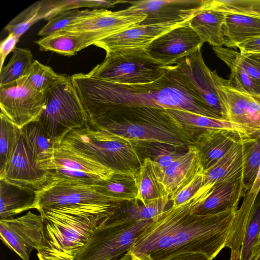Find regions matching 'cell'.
<instances>
[{
	"mask_svg": "<svg viewBox=\"0 0 260 260\" xmlns=\"http://www.w3.org/2000/svg\"><path fill=\"white\" fill-rule=\"evenodd\" d=\"M89 124L133 143L162 144L177 150L194 145L197 135L182 126L164 109L121 107L89 121Z\"/></svg>",
	"mask_w": 260,
	"mask_h": 260,
	"instance_id": "3",
	"label": "cell"
},
{
	"mask_svg": "<svg viewBox=\"0 0 260 260\" xmlns=\"http://www.w3.org/2000/svg\"><path fill=\"white\" fill-rule=\"evenodd\" d=\"M203 179L204 171L198 174L174 196L170 198V200L172 202V206L179 207L190 200L201 188Z\"/></svg>",
	"mask_w": 260,
	"mask_h": 260,
	"instance_id": "45",
	"label": "cell"
},
{
	"mask_svg": "<svg viewBox=\"0 0 260 260\" xmlns=\"http://www.w3.org/2000/svg\"><path fill=\"white\" fill-rule=\"evenodd\" d=\"M38 167L45 171L53 170L55 144L38 121L30 122L21 128Z\"/></svg>",
	"mask_w": 260,
	"mask_h": 260,
	"instance_id": "26",
	"label": "cell"
},
{
	"mask_svg": "<svg viewBox=\"0 0 260 260\" xmlns=\"http://www.w3.org/2000/svg\"><path fill=\"white\" fill-rule=\"evenodd\" d=\"M260 233V191L251 209L238 260H252Z\"/></svg>",
	"mask_w": 260,
	"mask_h": 260,
	"instance_id": "39",
	"label": "cell"
},
{
	"mask_svg": "<svg viewBox=\"0 0 260 260\" xmlns=\"http://www.w3.org/2000/svg\"><path fill=\"white\" fill-rule=\"evenodd\" d=\"M46 106L38 121L55 145L72 131L89 125V119L70 76L45 93Z\"/></svg>",
	"mask_w": 260,
	"mask_h": 260,
	"instance_id": "6",
	"label": "cell"
},
{
	"mask_svg": "<svg viewBox=\"0 0 260 260\" xmlns=\"http://www.w3.org/2000/svg\"><path fill=\"white\" fill-rule=\"evenodd\" d=\"M8 63L0 70V87L16 83L24 77L34 62L29 49L16 48Z\"/></svg>",
	"mask_w": 260,
	"mask_h": 260,
	"instance_id": "38",
	"label": "cell"
},
{
	"mask_svg": "<svg viewBox=\"0 0 260 260\" xmlns=\"http://www.w3.org/2000/svg\"><path fill=\"white\" fill-rule=\"evenodd\" d=\"M116 260H135V259L128 252H127L123 256Z\"/></svg>",
	"mask_w": 260,
	"mask_h": 260,
	"instance_id": "51",
	"label": "cell"
},
{
	"mask_svg": "<svg viewBox=\"0 0 260 260\" xmlns=\"http://www.w3.org/2000/svg\"><path fill=\"white\" fill-rule=\"evenodd\" d=\"M41 51H52L66 56L76 55L79 51L93 45L86 35L60 30L35 41Z\"/></svg>",
	"mask_w": 260,
	"mask_h": 260,
	"instance_id": "31",
	"label": "cell"
},
{
	"mask_svg": "<svg viewBox=\"0 0 260 260\" xmlns=\"http://www.w3.org/2000/svg\"><path fill=\"white\" fill-rule=\"evenodd\" d=\"M255 99L258 101V102L260 104V95L258 97H257V98H256Z\"/></svg>",
	"mask_w": 260,
	"mask_h": 260,
	"instance_id": "52",
	"label": "cell"
},
{
	"mask_svg": "<svg viewBox=\"0 0 260 260\" xmlns=\"http://www.w3.org/2000/svg\"><path fill=\"white\" fill-rule=\"evenodd\" d=\"M252 260H260V242L255 247Z\"/></svg>",
	"mask_w": 260,
	"mask_h": 260,
	"instance_id": "50",
	"label": "cell"
},
{
	"mask_svg": "<svg viewBox=\"0 0 260 260\" xmlns=\"http://www.w3.org/2000/svg\"><path fill=\"white\" fill-rule=\"evenodd\" d=\"M242 137H246L222 129H206L199 133L194 146L199 152L204 170L215 164Z\"/></svg>",
	"mask_w": 260,
	"mask_h": 260,
	"instance_id": "21",
	"label": "cell"
},
{
	"mask_svg": "<svg viewBox=\"0 0 260 260\" xmlns=\"http://www.w3.org/2000/svg\"><path fill=\"white\" fill-rule=\"evenodd\" d=\"M47 172L46 183L55 182L68 184L93 185L103 180L95 175L66 168L56 161L54 169Z\"/></svg>",
	"mask_w": 260,
	"mask_h": 260,
	"instance_id": "42",
	"label": "cell"
},
{
	"mask_svg": "<svg viewBox=\"0 0 260 260\" xmlns=\"http://www.w3.org/2000/svg\"><path fill=\"white\" fill-rule=\"evenodd\" d=\"M160 182L165 186L170 198L204 171L198 149L192 145L186 152L164 169L158 167Z\"/></svg>",
	"mask_w": 260,
	"mask_h": 260,
	"instance_id": "19",
	"label": "cell"
},
{
	"mask_svg": "<svg viewBox=\"0 0 260 260\" xmlns=\"http://www.w3.org/2000/svg\"><path fill=\"white\" fill-rule=\"evenodd\" d=\"M43 221L40 214L28 211L16 217L0 219V236L3 243L23 260H30L42 240Z\"/></svg>",
	"mask_w": 260,
	"mask_h": 260,
	"instance_id": "12",
	"label": "cell"
},
{
	"mask_svg": "<svg viewBox=\"0 0 260 260\" xmlns=\"http://www.w3.org/2000/svg\"><path fill=\"white\" fill-rule=\"evenodd\" d=\"M241 54L260 53V36L245 40L237 46Z\"/></svg>",
	"mask_w": 260,
	"mask_h": 260,
	"instance_id": "48",
	"label": "cell"
},
{
	"mask_svg": "<svg viewBox=\"0 0 260 260\" xmlns=\"http://www.w3.org/2000/svg\"><path fill=\"white\" fill-rule=\"evenodd\" d=\"M43 221L39 260H75L100 222L79 209L56 206L38 211Z\"/></svg>",
	"mask_w": 260,
	"mask_h": 260,
	"instance_id": "4",
	"label": "cell"
},
{
	"mask_svg": "<svg viewBox=\"0 0 260 260\" xmlns=\"http://www.w3.org/2000/svg\"><path fill=\"white\" fill-rule=\"evenodd\" d=\"M67 77V75L58 74L50 67L34 60L26 75L18 81L33 90L45 93Z\"/></svg>",
	"mask_w": 260,
	"mask_h": 260,
	"instance_id": "37",
	"label": "cell"
},
{
	"mask_svg": "<svg viewBox=\"0 0 260 260\" xmlns=\"http://www.w3.org/2000/svg\"><path fill=\"white\" fill-rule=\"evenodd\" d=\"M89 121L121 107L178 109L223 119L207 105L175 65L168 66L165 74L148 83H117L78 73L71 76Z\"/></svg>",
	"mask_w": 260,
	"mask_h": 260,
	"instance_id": "2",
	"label": "cell"
},
{
	"mask_svg": "<svg viewBox=\"0 0 260 260\" xmlns=\"http://www.w3.org/2000/svg\"><path fill=\"white\" fill-rule=\"evenodd\" d=\"M225 12L210 6L206 0L199 12L189 20V25L204 43L212 47H223V26Z\"/></svg>",
	"mask_w": 260,
	"mask_h": 260,
	"instance_id": "23",
	"label": "cell"
},
{
	"mask_svg": "<svg viewBox=\"0 0 260 260\" xmlns=\"http://www.w3.org/2000/svg\"><path fill=\"white\" fill-rule=\"evenodd\" d=\"M184 23L137 25L121 32L101 40L95 43L94 45L104 49L106 55L123 50H145L156 38Z\"/></svg>",
	"mask_w": 260,
	"mask_h": 260,
	"instance_id": "18",
	"label": "cell"
},
{
	"mask_svg": "<svg viewBox=\"0 0 260 260\" xmlns=\"http://www.w3.org/2000/svg\"><path fill=\"white\" fill-rule=\"evenodd\" d=\"M146 17V15L142 11L131 6L116 11L87 9L85 14L61 30L85 34L94 44L136 26Z\"/></svg>",
	"mask_w": 260,
	"mask_h": 260,
	"instance_id": "10",
	"label": "cell"
},
{
	"mask_svg": "<svg viewBox=\"0 0 260 260\" xmlns=\"http://www.w3.org/2000/svg\"><path fill=\"white\" fill-rule=\"evenodd\" d=\"M168 66L151 58L145 50L128 49L106 55L104 61L87 74L119 84H142L160 78Z\"/></svg>",
	"mask_w": 260,
	"mask_h": 260,
	"instance_id": "7",
	"label": "cell"
},
{
	"mask_svg": "<svg viewBox=\"0 0 260 260\" xmlns=\"http://www.w3.org/2000/svg\"><path fill=\"white\" fill-rule=\"evenodd\" d=\"M153 219L119 222L104 219L75 260H116L125 254Z\"/></svg>",
	"mask_w": 260,
	"mask_h": 260,
	"instance_id": "9",
	"label": "cell"
},
{
	"mask_svg": "<svg viewBox=\"0 0 260 260\" xmlns=\"http://www.w3.org/2000/svg\"><path fill=\"white\" fill-rule=\"evenodd\" d=\"M199 189L182 205H172L153 219L128 252L135 260H165L186 252H200L210 260L226 246L237 211L211 215L193 213L208 194Z\"/></svg>",
	"mask_w": 260,
	"mask_h": 260,
	"instance_id": "1",
	"label": "cell"
},
{
	"mask_svg": "<svg viewBox=\"0 0 260 260\" xmlns=\"http://www.w3.org/2000/svg\"><path fill=\"white\" fill-rule=\"evenodd\" d=\"M173 65L188 80L204 102L223 119L228 120L226 108L218 93V75L215 70L212 71L205 64L201 49L179 59Z\"/></svg>",
	"mask_w": 260,
	"mask_h": 260,
	"instance_id": "13",
	"label": "cell"
},
{
	"mask_svg": "<svg viewBox=\"0 0 260 260\" xmlns=\"http://www.w3.org/2000/svg\"><path fill=\"white\" fill-rule=\"evenodd\" d=\"M212 49L216 56L230 69L231 74L228 79L230 86L255 98L258 97L260 95V86L239 64L236 56V50L223 47H212Z\"/></svg>",
	"mask_w": 260,
	"mask_h": 260,
	"instance_id": "33",
	"label": "cell"
},
{
	"mask_svg": "<svg viewBox=\"0 0 260 260\" xmlns=\"http://www.w3.org/2000/svg\"><path fill=\"white\" fill-rule=\"evenodd\" d=\"M170 201V196H167L146 204L137 199L125 202L108 218L119 222L153 219L170 208H168Z\"/></svg>",
	"mask_w": 260,
	"mask_h": 260,
	"instance_id": "32",
	"label": "cell"
},
{
	"mask_svg": "<svg viewBox=\"0 0 260 260\" xmlns=\"http://www.w3.org/2000/svg\"><path fill=\"white\" fill-rule=\"evenodd\" d=\"M203 0H143L129 1L132 8L146 15L139 25L182 24L190 20L202 8Z\"/></svg>",
	"mask_w": 260,
	"mask_h": 260,
	"instance_id": "15",
	"label": "cell"
},
{
	"mask_svg": "<svg viewBox=\"0 0 260 260\" xmlns=\"http://www.w3.org/2000/svg\"><path fill=\"white\" fill-rule=\"evenodd\" d=\"M61 142L115 172L135 174L143 160L133 142L89 124L72 131Z\"/></svg>",
	"mask_w": 260,
	"mask_h": 260,
	"instance_id": "5",
	"label": "cell"
},
{
	"mask_svg": "<svg viewBox=\"0 0 260 260\" xmlns=\"http://www.w3.org/2000/svg\"><path fill=\"white\" fill-rule=\"evenodd\" d=\"M166 110L182 126L196 133L199 134L206 129H222L249 137L260 131L228 120L208 117L186 110Z\"/></svg>",
	"mask_w": 260,
	"mask_h": 260,
	"instance_id": "22",
	"label": "cell"
},
{
	"mask_svg": "<svg viewBox=\"0 0 260 260\" xmlns=\"http://www.w3.org/2000/svg\"><path fill=\"white\" fill-rule=\"evenodd\" d=\"M93 185L47 182L36 191L35 209L39 211L56 206L74 208L96 216L101 222L113 214L123 203L99 192Z\"/></svg>",
	"mask_w": 260,
	"mask_h": 260,
	"instance_id": "8",
	"label": "cell"
},
{
	"mask_svg": "<svg viewBox=\"0 0 260 260\" xmlns=\"http://www.w3.org/2000/svg\"><path fill=\"white\" fill-rule=\"evenodd\" d=\"M243 195L242 174H241L232 180L215 185L194 214L211 215L228 211H237L239 201Z\"/></svg>",
	"mask_w": 260,
	"mask_h": 260,
	"instance_id": "20",
	"label": "cell"
},
{
	"mask_svg": "<svg viewBox=\"0 0 260 260\" xmlns=\"http://www.w3.org/2000/svg\"><path fill=\"white\" fill-rule=\"evenodd\" d=\"M260 242V233H259V237H258V241H257V243H259ZM257 245V244H256Z\"/></svg>",
	"mask_w": 260,
	"mask_h": 260,
	"instance_id": "53",
	"label": "cell"
},
{
	"mask_svg": "<svg viewBox=\"0 0 260 260\" xmlns=\"http://www.w3.org/2000/svg\"><path fill=\"white\" fill-rule=\"evenodd\" d=\"M260 191V168L251 188L244 193L243 201L232 224L226 247L231 250L230 260H238L248 219Z\"/></svg>",
	"mask_w": 260,
	"mask_h": 260,
	"instance_id": "28",
	"label": "cell"
},
{
	"mask_svg": "<svg viewBox=\"0 0 260 260\" xmlns=\"http://www.w3.org/2000/svg\"><path fill=\"white\" fill-rule=\"evenodd\" d=\"M138 189L137 200L143 204L169 196L160 182L157 165L149 157H144L135 173Z\"/></svg>",
	"mask_w": 260,
	"mask_h": 260,
	"instance_id": "30",
	"label": "cell"
},
{
	"mask_svg": "<svg viewBox=\"0 0 260 260\" xmlns=\"http://www.w3.org/2000/svg\"><path fill=\"white\" fill-rule=\"evenodd\" d=\"M217 8L225 12L236 13L260 18V0L218 1Z\"/></svg>",
	"mask_w": 260,
	"mask_h": 260,
	"instance_id": "44",
	"label": "cell"
},
{
	"mask_svg": "<svg viewBox=\"0 0 260 260\" xmlns=\"http://www.w3.org/2000/svg\"><path fill=\"white\" fill-rule=\"evenodd\" d=\"M243 162L242 180L244 193L249 190L260 168V131L242 138Z\"/></svg>",
	"mask_w": 260,
	"mask_h": 260,
	"instance_id": "36",
	"label": "cell"
},
{
	"mask_svg": "<svg viewBox=\"0 0 260 260\" xmlns=\"http://www.w3.org/2000/svg\"><path fill=\"white\" fill-rule=\"evenodd\" d=\"M46 106L45 93L33 90L19 81L0 87L1 113L20 128L38 120Z\"/></svg>",
	"mask_w": 260,
	"mask_h": 260,
	"instance_id": "11",
	"label": "cell"
},
{
	"mask_svg": "<svg viewBox=\"0 0 260 260\" xmlns=\"http://www.w3.org/2000/svg\"><path fill=\"white\" fill-rule=\"evenodd\" d=\"M25 186L37 191L46 183L47 172L37 165L29 147L21 133L0 179Z\"/></svg>",
	"mask_w": 260,
	"mask_h": 260,
	"instance_id": "16",
	"label": "cell"
},
{
	"mask_svg": "<svg viewBox=\"0 0 260 260\" xmlns=\"http://www.w3.org/2000/svg\"><path fill=\"white\" fill-rule=\"evenodd\" d=\"M0 118V175H2L17 145L21 128L2 113Z\"/></svg>",
	"mask_w": 260,
	"mask_h": 260,
	"instance_id": "40",
	"label": "cell"
},
{
	"mask_svg": "<svg viewBox=\"0 0 260 260\" xmlns=\"http://www.w3.org/2000/svg\"><path fill=\"white\" fill-rule=\"evenodd\" d=\"M203 44L190 27L189 20L156 38L145 50L159 63L171 66L201 49Z\"/></svg>",
	"mask_w": 260,
	"mask_h": 260,
	"instance_id": "14",
	"label": "cell"
},
{
	"mask_svg": "<svg viewBox=\"0 0 260 260\" xmlns=\"http://www.w3.org/2000/svg\"><path fill=\"white\" fill-rule=\"evenodd\" d=\"M20 37L13 34H9L8 36L1 41L0 44V70L3 67L4 61L8 54L12 52L16 48V45Z\"/></svg>",
	"mask_w": 260,
	"mask_h": 260,
	"instance_id": "47",
	"label": "cell"
},
{
	"mask_svg": "<svg viewBox=\"0 0 260 260\" xmlns=\"http://www.w3.org/2000/svg\"><path fill=\"white\" fill-rule=\"evenodd\" d=\"M223 32L224 46L236 49L245 40L260 36V18L225 12Z\"/></svg>",
	"mask_w": 260,
	"mask_h": 260,
	"instance_id": "27",
	"label": "cell"
},
{
	"mask_svg": "<svg viewBox=\"0 0 260 260\" xmlns=\"http://www.w3.org/2000/svg\"><path fill=\"white\" fill-rule=\"evenodd\" d=\"M236 56L239 64L260 86V53L241 54L236 51Z\"/></svg>",
	"mask_w": 260,
	"mask_h": 260,
	"instance_id": "46",
	"label": "cell"
},
{
	"mask_svg": "<svg viewBox=\"0 0 260 260\" xmlns=\"http://www.w3.org/2000/svg\"><path fill=\"white\" fill-rule=\"evenodd\" d=\"M93 186L99 192L121 203L136 200L138 194L135 174L114 172Z\"/></svg>",
	"mask_w": 260,
	"mask_h": 260,
	"instance_id": "35",
	"label": "cell"
},
{
	"mask_svg": "<svg viewBox=\"0 0 260 260\" xmlns=\"http://www.w3.org/2000/svg\"><path fill=\"white\" fill-rule=\"evenodd\" d=\"M87 9H73L60 12L48 21V22L39 31L38 35L44 37L63 29L85 14Z\"/></svg>",
	"mask_w": 260,
	"mask_h": 260,
	"instance_id": "43",
	"label": "cell"
},
{
	"mask_svg": "<svg viewBox=\"0 0 260 260\" xmlns=\"http://www.w3.org/2000/svg\"><path fill=\"white\" fill-rule=\"evenodd\" d=\"M36 201V190L0 179L1 219L13 218L24 211L35 209Z\"/></svg>",
	"mask_w": 260,
	"mask_h": 260,
	"instance_id": "25",
	"label": "cell"
},
{
	"mask_svg": "<svg viewBox=\"0 0 260 260\" xmlns=\"http://www.w3.org/2000/svg\"><path fill=\"white\" fill-rule=\"evenodd\" d=\"M217 87L228 113V120L260 131V104L253 96L231 87L218 76Z\"/></svg>",
	"mask_w": 260,
	"mask_h": 260,
	"instance_id": "17",
	"label": "cell"
},
{
	"mask_svg": "<svg viewBox=\"0 0 260 260\" xmlns=\"http://www.w3.org/2000/svg\"><path fill=\"white\" fill-rule=\"evenodd\" d=\"M165 260H210L205 254L196 252H186L178 253Z\"/></svg>",
	"mask_w": 260,
	"mask_h": 260,
	"instance_id": "49",
	"label": "cell"
},
{
	"mask_svg": "<svg viewBox=\"0 0 260 260\" xmlns=\"http://www.w3.org/2000/svg\"><path fill=\"white\" fill-rule=\"evenodd\" d=\"M58 13L55 1H39L15 17L5 27L9 33L21 37L35 23L42 19L49 20Z\"/></svg>",
	"mask_w": 260,
	"mask_h": 260,
	"instance_id": "34",
	"label": "cell"
},
{
	"mask_svg": "<svg viewBox=\"0 0 260 260\" xmlns=\"http://www.w3.org/2000/svg\"><path fill=\"white\" fill-rule=\"evenodd\" d=\"M133 143L141 156L142 154H144L145 157L150 158L160 170L169 166L185 153L173 149V148L169 149L171 146L162 144L150 142Z\"/></svg>",
	"mask_w": 260,
	"mask_h": 260,
	"instance_id": "41",
	"label": "cell"
},
{
	"mask_svg": "<svg viewBox=\"0 0 260 260\" xmlns=\"http://www.w3.org/2000/svg\"><path fill=\"white\" fill-rule=\"evenodd\" d=\"M243 138L215 164L204 170L203 182L200 189L211 191L215 185L229 181L242 174Z\"/></svg>",
	"mask_w": 260,
	"mask_h": 260,
	"instance_id": "24",
	"label": "cell"
},
{
	"mask_svg": "<svg viewBox=\"0 0 260 260\" xmlns=\"http://www.w3.org/2000/svg\"><path fill=\"white\" fill-rule=\"evenodd\" d=\"M54 157L58 164L66 168L95 175L103 180L108 179L115 172L63 142L55 145Z\"/></svg>",
	"mask_w": 260,
	"mask_h": 260,
	"instance_id": "29",
	"label": "cell"
}]
</instances>
